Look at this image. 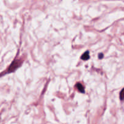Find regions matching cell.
Returning <instances> with one entry per match:
<instances>
[{"label": "cell", "instance_id": "1", "mask_svg": "<svg viewBox=\"0 0 124 124\" xmlns=\"http://www.w3.org/2000/svg\"><path fill=\"white\" fill-rule=\"evenodd\" d=\"M21 64H22V61L21 60H15V61H14L12 62V64L10 65L9 68L7 70V73H11L15 71L21 66Z\"/></svg>", "mask_w": 124, "mask_h": 124}, {"label": "cell", "instance_id": "5", "mask_svg": "<svg viewBox=\"0 0 124 124\" xmlns=\"http://www.w3.org/2000/svg\"><path fill=\"white\" fill-rule=\"evenodd\" d=\"M104 56L103 53H100V54H99V59H102Z\"/></svg>", "mask_w": 124, "mask_h": 124}, {"label": "cell", "instance_id": "4", "mask_svg": "<svg viewBox=\"0 0 124 124\" xmlns=\"http://www.w3.org/2000/svg\"><path fill=\"white\" fill-rule=\"evenodd\" d=\"M120 99L121 100H124V89H123L120 93Z\"/></svg>", "mask_w": 124, "mask_h": 124}, {"label": "cell", "instance_id": "2", "mask_svg": "<svg viewBox=\"0 0 124 124\" xmlns=\"http://www.w3.org/2000/svg\"><path fill=\"white\" fill-rule=\"evenodd\" d=\"M90 58V55H89V51H87V52H85L83 55L81 56V59L84 61H86V60H88Z\"/></svg>", "mask_w": 124, "mask_h": 124}, {"label": "cell", "instance_id": "3", "mask_svg": "<svg viewBox=\"0 0 124 124\" xmlns=\"http://www.w3.org/2000/svg\"><path fill=\"white\" fill-rule=\"evenodd\" d=\"M76 88L78 89V91L79 92H81V93H84V88L83 85L81 84V83H78L76 85Z\"/></svg>", "mask_w": 124, "mask_h": 124}]
</instances>
